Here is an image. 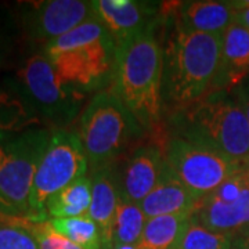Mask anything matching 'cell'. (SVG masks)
<instances>
[{"mask_svg":"<svg viewBox=\"0 0 249 249\" xmlns=\"http://www.w3.org/2000/svg\"><path fill=\"white\" fill-rule=\"evenodd\" d=\"M162 103L173 112L190 107L213 91L222 58V36L183 27L176 14L163 21Z\"/></svg>","mask_w":249,"mask_h":249,"instance_id":"cell-1","label":"cell"},{"mask_svg":"<svg viewBox=\"0 0 249 249\" xmlns=\"http://www.w3.org/2000/svg\"><path fill=\"white\" fill-rule=\"evenodd\" d=\"M160 25L116 46L111 90L142 129H152L160 124L163 108V52L157 37Z\"/></svg>","mask_w":249,"mask_h":249,"instance_id":"cell-2","label":"cell"},{"mask_svg":"<svg viewBox=\"0 0 249 249\" xmlns=\"http://www.w3.org/2000/svg\"><path fill=\"white\" fill-rule=\"evenodd\" d=\"M175 136L235 163L249 157V124L230 91H213L172 115Z\"/></svg>","mask_w":249,"mask_h":249,"instance_id":"cell-3","label":"cell"},{"mask_svg":"<svg viewBox=\"0 0 249 249\" xmlns=\"http://www.w3.org/2000/svg\"><path fill=\"white\" fill-rule=\"evenodd\" d=\"M45 54L61 79L80 93L112 82L116 43L97 16L49 43Z\"/></svg>","mask_w":249,"mask_h":249,"instance_id":"cell-4","label":"cell"},{"mask_svg":"<svg viewBox=\"0 0 249 249\" xmlns=\"http://www.w3.org/2000/svg\"><path fill=\"white\" fill-rule=\"evenodd\" d=\"M142 130L112 90L98 91L80 116V142L93 172L109 166Z\"/></svg>","mask_w":249,"mask_h":249,"instance_id":"cell-5","label":"cell"},{"mask_svg":"<svg viewBox=\"0 0 249 249\" xmlns=\"http://www.w3.org/2000/svg\"><path fill=\"white\" fill-rule=\"evenodd\" d=\"M88 163L79 134L64 129L53 132L34 178L28 222H47V201L75 180L86 176Z\"/></svg>","mask_w":249,"mask_h":249,"instance_id":"cell-6","label":"cell"},{"mask_svg":"<svg viewBox=\"0 0 249 249\" xmlns=\"http://www.w3.org/2000/svg\"><path fill=\"white\" fill-rule=\"evenodd\" d=\"M50 137L45 129H32L0 142V194L25 220L36 170Z\"/></svg>","mask_w":249,"mask_h":249,"instance_id":"cell-7","label":"cell"},{"mask_svg":"<svg viewBox=\"0 0 249 249\" xmlns=\"http://www.w3.org/2000/svg\"><path fill=\"white\" fill-rule=\"evenodd\" d=\"M165 160L170 172L199 199L240 172V163L178 136L168 142Z\"/></svg>","mask_w":249,"mask_h":249,"instance_id":"cell-8","label":"cell"},{"mask_svg":"<svg viewBox=\"0 0 249 249\" xmlns=\"http://www.w3.org/2000/svg\"><path fill=\"white\" fill-rule=\"evenodd\" d=\"M24 94L46 119L68 124L80 108L83 93L68 86L46 54L31 57L18 72Z\"/></svg>","mask_w":249,"mask_h":249,"instance_id":"cell-9","label":"cell"},{"mask_svg":"<svg viewBox=\"0 0 249 249\" xmlns=\"http://www.w3.org/2000/svg\"><path fill=\"white\" fill-rule=\"evenodd\" d=\"M191 217L211 231L227 234L232 240L249 235V183L244 175L238 172L204 196Z\"/></svg>","mask_w":249,"mask_h":249,"instance_id":"cell-10","label":"cell"},{"mask_svg":"<svg viewBox=\"0 0 249 249\" xmlns=\"http://www.w3.org/2000/svg\"><path fill=\"white\" fill-rule=\"evenodd\" d=\"M96 16L91 1L82 0H47L34 4L28 14L27 31L36 42L46 46L79 27Z\"/></svg>","mask_w":249,"mask_h":249,"instance_id":"cell-11","label":"cell"},{"mask_svg":"<svg viewBox=\"0 0 249 249\" xmlns=\"http://www.w3.org/2000/svg\"><path fill=\"white\" fill-rule=\"evenodd\" d=\"M94 13L112 35L116 46L163 22L160 4L133 0H96Z\"/></svg>","mask_w":249,"mask_h":249,"instance_id":"cell-12","label":"cell"},{"mask_svg":"<svg viewBox=\"0 0 249 249\" xmlns=\"http://www.w3.org/2000/svg\"><path fill=\"white\" fill-rule=\"evenodd\" d=\"M165 169V152L154 144L142 145L132 154L124 166L119 194L126 201L140 205L158 184Z\"/></svg>","mask_w":249,"mask_h":249,"instance_id":"cell-13","label":"cell"},{"mask_svg":"<svg viewBox=\"0 0 249 249\" xmlns=\"http://www.w3.org/2000/svg\"><path fill=\"white\" fill-rule=\"evenodd\" d=\"M249 73V29L234 21L222 36V58L213 91H230ZM212 91V93H213Z\"/></svg>","mask_w":249,"mask_h":249,"instance_id":"cell-14","label":"cell"},{"mask_svg":"<svg viewBox=\"0 0 249 249\" xmlns=\"http://www.w3.org/2000/svg\"><path fill=\"white\" fill-rule=\"evenodd\" d=\"M199 201L201 199L198 196L180 183L166 165L158 184L140 202V208L147 219L173 214H193Z\"/></svg>","mask_w":249,"mask_h":249,"instance_id":"cell-15","label":"cell"},{"mask_svg":"<svg viewBox=\"0 0 249 249\" xmlns=\"http://www.w3.org/2000/svg\"><path fill=\"white\" fill-rule=\"evenodd\" d=\"M119 193L111 172V165L93 172L91 176V202L89 216L100 227L106 249H112V227L115 220Z\"/></svg>","mask_w":249,"mask_h":249,"instance_id":"cell-16","label":"cell"},{"mask_svg":"<svg viewBox=\"0 0 249 249\" xmlns=\"http://www.w3.org/2000/svg\"><path fill=\"white\" fill-rule=\"evenodd\" d=\"M176 18L191 31L223 36L235 19V10L230 1H186L180 4Z\"/></svg>","mask_w":249,"mask_h":249,"instance_id":"cell-17","label":"cell"},{"mask_svg":"<svg viewBox=\"0 0 249 249\" xmlns=\"http://www.w3.org/2000/svg\"><path fill=\"white\" fill-rule=\"evenodd\" d=\"M91 202V178L75 180L47 201V213L53 219H71L88 216Z\"/></svg>","mask_w":249,"mask_h":249,"instance_id":"cell-18","label":"cell"},{"mask_svg":"<svg viewBox=\"0 0 249 249\" xmlns=\"http://www.w3.org/2000/svg\"><path fill=\"white\" fill-rule=\"evenodd\" d=\"M191 214L158 216L147 219L137 249H173Z\"/></svg>","mask_w":249,"mask_h":249,"instance_id":"cell-19","label":"cell"},{"mask_svg":"<svg viewBox=\"0 0 249 249\" xmlns=\"http://www.w3.org/2000/svg\"><path fill=\"white\" fill-rule=\"evenodd\" d=\"M147 222L140 205L124 199L119 194L112 227V248L116 245H137Z\"/></svg>","mask_w":249,"mask_h":249,"instance_id":"cell-20","label":"cell"},{"mask_svg":"<svg viewBox=\"0 0 249 249\" xmlns=\"http://www.w3.org/2000/svg\"><path fill=\"white\" fill-rule=\"evenodd\" d=\"M52 227L83 249H106L103 232L89 216L71 219H52Z\"/></svg>","mask_w":249,"mask_h":249,"instance_id":"cell-21","label":"cell"},{"mask_svg":"<svg viewBox=\"0 0 249 249\" xmlns=\"http://www.w3.org/2000/svg\"><path fill=\"white\" fill-rule=\"evenodd\" d=\"M232 238L227 234L211 231L190 217L173 249H231Z\"/></svg>","mask_w":249,"mask_h":249,"instance_id":"cell-22","label":"cell"},{"mask_svg":"<svg viewBox=\"0 0 249 249\" xmlns=\"http://www.w3.org/2000/svg\"><path fill=\"white\" fill-rule=\"evenodd\" d=\"M0 249H40L31 222L22 217L0 219Z\"/></svg>","mask_w":249,"mask_h":249,"instance_id":"cell-23","label":"cell"},{"mask_svg":"<svg viewBox=\"0 0 249 249\" xmlns=\"http://www.w3.org/2000/svg\"><path fill=\"white\" fill-rule=\"evenodd\" d=\"M31 229L40 249H83L55 231L50 222L31 223Z\"/></svg>","mask_w":249,"mask_h":249,"instance_id":"cell-24","label":"cell"},{"mask_svg":"<svg viewBox=\"0 0 249 249\" xmlns=\"http://www.w3.org/2000/svg\"><path fill=\"white\" fill-rule=\"evenodd\" d=\"M231 93L234 98L237 100L241 109L244 111L249 124V82H247V80L242 82L240 86H237L235 89L232 90Z\"/></svg>","mask_w":249,"mask_h":249,"instance_id":"cell-25","label":"cell"},{"mask_svg":"<svg viewBox=\"0 0 249 249\" xmlns=\"http://www.w3.org/2000/svg\"><path fill=\"white\" fill-rule=\"evenodd\" d=\"M232 9L235 10V19L242 27L249 29V0L242 1H230Z\"/></svg>","mask_w":249,"mask_h":249,"instance_id":"cell-26","label":"cell"},{"mask_svg":"<svg viewBox=\"0 0 249 249\" xmlns=\"http://www.w3.org/2000/svg\"><path fill=\"white\" fill-rule=\"evenodd\" d=\"M18 217H22L21 213L0 194V219H18Z\"/></svg>","mask_w":249,"mask_h":249,"instance_id":"cell-27","label":"cell"},{"mask_svg":"<svg viewBox=\"0 0 249 249\" xmlns=\"http://www.w3.org/2000/svg\"><path fill=\"white\" fill-rule=\"evenodd\" d=\"M231 249H249V235H242L232 240Z\"/></svg>","mask_w":249,"mask_h":249,"instance_id":"cell-28","label":"cell"},{"mask_svg":"<svg viewBox=\"0 0 249 249\" xmlns=\"http://www.w3.org/2000/svg\"><path fill=\"white\" fill-rule=\"evenodd\" d=\"M240 172L244 175V178H247V181L249 183V157L240 163Z\"/></svg>","mask_w":249,"mask_h":249,"instance_id":"cell-29","label":"cell"},{"mask_svg":"<svg viewBox=\"0 0 249 249\" xmlns=\"http://www.w3.org/2000/svg\"><path fill=\"white\" fill-rule=\"evenodd\" d=\"M10 129H11V124L0 121V142H3L6 139V132H9Z\"/></svg>","mask_w":249,"mask_h":249,"instance_id":"cell-30","label":"cell"}]
</instances>
